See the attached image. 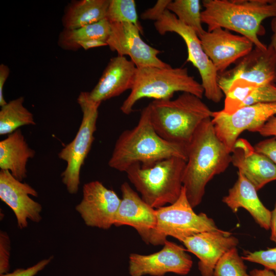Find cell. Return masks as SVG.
Here are the masks:
<instances>
[{"label": "cell", "instance_id": "11", "mask_svg": "<svg viewBox=\"0 0 276 276\" xmlns=\"http://www.w3.org/2000/svg\"><path fill=\"white\" fill-rule=\"evenodd\" d=\"M258 87L276 82V52L269 44L266 49L255 47L240 59L234 68L218 75V83L223 95L235 81Z\"/></svg>", "mask_w": 276, "mask_h": 276}, {"label": "cell", "instance_id": "6", "mask_svg": "<svg viewBox=\"0 0 276 276\" xmlns=\"http://www.w3.org/2000/svg\"><path fill=\"white\" fill-rule=\"evenodd\" d=\"M178 91L189 93L201 99L204 95L201 83L189 74L187 67L170 66L137 68L133 86L120 110L123 113L129 114L141 99H171Z\"/></svg>", "mask_w": 276, "mask_h": 276}, {"label": "cell", "instance_id": "31", "mask_svg": "<svg viewBox=\"0 0 276 276\" xmlns=\"http://www.w3.org/2000/svg\"><path fill=\"white\" fill-rule=\"evenodd\" d=\"M11 241L8 234L0 233V275L8 273L10 268Z\"/></svg>", "mask_w": 276, "mask_h": 276}, {"label": "cell", "instance_id": "14", "mask_svg": "<svg viewBox=\"0 0 276 276\" xmlns=\"http://www.w3.org/2000/svg\"><path fill=\"white\" fill-rule=\"evenodd\" d=\"M143 29L130 23L110 24L107 46L121 56H128L136 68L171 66L158 57L160 51L146 43L140 36Z\"/></svg>", "mask_w": 276, "mask_h": 276}, {"label": "cell", "instance_id": "39", "mask_svg": "<svg viewBox=\"0 0 276 276\" xmlns=\"http://www.w3.org/2000/svg\"><path fill=\"white\" fill-rule=\"evenodd\" d=\"M249 274L251 276H276L273 271L266 268L252 269Z\"/></svg>", "mask_w": 276, "mask_h": 276}, {"label": "cell", "instance_id": "9", "mask_svg": "<svg viewBox=\"0 0 276 276\" xmlns=\"http://www.w3.org/2000/svg\"><path fill=\"white\" fill-rule=\"evenodd\" d=\"M161 35L174 32L185 42L188 51L187 61L198 70L201 79L204 95L209 100L219 102L223 97L218 83V73L204 52L199 36L191 28L179 21L172 12L167 10L162 17L154 24Z\"/></svg>", "mask_w": 276, "mask_h": 276}, {"label": "cell", "instance_id": "30", "mask_svg": "<svg viewBox=\"0 0 276 276\" xmlns=\"http://www.w3.org/2000/svg\"><path fill=\"white\" fill-rule=\"evenodd\" d=\"M242 258L244 260L263 265L264 268L273 271L276 275V247L254 252H245Z\"/></svg>", "mask_w": 276, "mask_h": 276}, {"label": "cell", "instance_id": "20", "mask_svg": "<svg viewBox=\"0 0 276 276\" xmlns=\"http://www.w3.org/2000/svg\"><path fill=\"white\" fill-rule=\"evenodd\" d=\"M136 69L134 64L125 56L117 55L111 58L98 83L89 92V97L101 103L131 90Z\"/></svg>", "mask_w": 276, "mask_h": 276}, {"label": "cell", "instance_id": "32", "mask_svg": "<svg viewBox=\"0 0 276 276\" xmlns=\"http://www.w3.org/2000/svg\"><path fill=\"white\" fill-rule=\"evenodd\" d=\"M171 0H158L151 8L144 11L141 15L143 20H151L156 21L164 15Z\"/></svg>", "mask_w": 276, "mask_h": 276}, {"label": "cell", "instance_id": "7", "mask_svg": "<svg viewBox=\"0 0 276 276\" xmlns=\"http://www.w3.org/2000/svg\"><path fill=\"white\" fill-rule=\"evenodd\" d=\"M156 224L147 244L163 245L168 236L182 242L194 235L219 228L213 219L203 213L196 214L190 203L183 187L173 203L156 209Z\"/></svg>", "mask_w": 276, "mask_h": 276}, {"label": "cell", "instance_id": "28", "mask_svg": "<svg viewBox=\"0 0 276 276\" xmlns=\"http://www.w3.org/2000/svg\"><path fill=\"white\" fill-rule=\"evenodd\" d=\"M236 247L225 253L216 264L213 276H251L247 272L244 263Z\"/></svg>", "mask_w": 276, "mask_h": 276}, {"label": "cell", "instance_id": "16", "mask_svg": "<svg viewBox=\"0 0 276 276\" xmlns=\"http://www.w3.org/2000/svg\"><path fill=\"white\" fill-rule=\"evenodd\" d=\"M30 195L37 197V192L29 184L15 178L8 170L0 171V198L13 211L19 229L28 225V221L38 223L41 219L42 206Z\"/></svg>", "mask_w": 276, "mask_h": 276}, {"label": "cell", "instance_id": "13", "mask_svg": "<svg viewBox=\"0 0 276 276\" xmlns=\"http://www.w3.org/2000/svg\"><path fill=\"white\" fill-rule=\"evenodd\" d=\"M121 201L114 191L91 181L83 185L82 198L75 210L87 226L108 229L114 225Z\"/></svg>", "mask_w": 276, "mask_h": 276}, {"label": "cell", "instance_id": "37", "mask_svg": "<svg viewBox=\"0 0 276 276\" xmlns=\"http://www.w3.org/2000/svg\"><path fill=\"white\" fill-rule=\"evenodd\" d=\"M107 45L106 41L98 39L89 40L79 44L80 49L82 48L85 50Z\"/></svg>", "mask_w": 276, "mask_h": 276}, {"label": "cell", "instance_id": "10", "mask_svg": "<svg viewBox=\"0 0 276 276\" xmlns=\"http://www.w3.org/2000/svg\"><path fill=\"white\" fill-rule=\"evenodd\" d=\"M275 115L276 102H271L244 106L229 114L222 110L213 111L211 120L217 136L231 153L244 131L258 132Z\"/></svg>", "mask_w": 276, "mask_h": 276}, {"label": "cell", "instance_id": "40", "mask_svg": "<svg viewBox=\"0 0 276 276\" xmlns=\"http://www.w3.org/2000/svg\"><path fill=\"white\" fill-rule=\"evenodd\" d=\"M271 28L272 35L271 37V41L269 44L276 52V17L272 18L271 21Z\"/></svg>", "mask_w": 276, "mask_h": 276}, {"label": "cell", "instance_id": "18", "mask_svg": "<svg viewBox=\"0 0 276 276\" xmlns=\"http://www.w3.org/2000/svg\"><path fill=\"white\" fill-rule=\"evenodd\" d=\"M231 164L257 191L276 180V165L256 151L246 139L239 138L236 141L231 152Z\"/></svg>", "mask_w": 276, "mask_h": 276}, {"label": "cell", "instance_id": "2", "mask_svg": "<svg viewBox=\"0 0 276 276\" xmlns=\"http://www.w3.org/2000/svg\"><path fill=\"white\" fill-rule=\"evenodd\" d=\"M172 157L187 161V145L171 142L159 136L152 125L147 105L142 109L137 125L119 135L108 164L112 169L126 172L135 164L149 166Z\"/></svg>", "mask_w": 276, "mask_h": 276}, {"label": "cell", "instance_id": "3", "mask_svg": "<svg viewBox=\"0 0 276 276\" xmlns=\"http://www.w3.org/2000/svg\"><path fill=\"white\" fill-rule=\"evenodd\" d=\"M202 22L208 31L221 28L239 33L255 47H267L259 39L262 34V21L276 17V0H204Z\"/></svg>", "mask_w": 276, "mask_h": 276}, {"label": "cell", "instance_id": "8", "mask_svg": "<svg viewBox=\"0 0 276 276\" xmlns=\"http://www.w3.org/2000/svg\"><path fill=\"white\" fill-rule=\"evenodd\" d=\"M77 102L82 112L81 124L73 141L58 153L59 158L66 163V168L61 175L62 181L71 194H75L78 191L81 169L94 140L98 108L101 104L91 100L89 92L87 91L80 93Z\"/></svg>", "mask_w": 276, "mask_h": 276}, {"label": "cell", "instance_id": "12", "mask_svg": "<svg viewBox=\"0 0 276 276\" xmlns=\"http://www.w3.org/2000/svg\"><path fill=\"white\" fill-rule=\"evenodd\" d=\"M192 265V259L185 249L167 240L157 252L147 255L130 254L128 271L130 276H164L168 273L185 275Z\"/></svg>", "mask_w": 276, "mask_h": 276}, {"label": "cell", "instance_id": "29", "mask_svg": "<svg viewBox=\"0 0 276 276\" xmlns=\"http://www.w3.org/2000/svg\"><path fill=\"white\" fill-rule=\"evenodd\" d=\"M271 102H276V85L274 84L256 87L242 103L241 107L258 103Z\"/></svg>", "mask_w": 276, "mask_h": 276}, {"label": "cell", "instance_id": "24", "mask_svg": "<svg viewBox=\"0 0 276 276\" xmlns=\"http://www.w3.org/2000/svg\"><path fill=\"white\" fill-rule=\"evenodd\" d=\"M110 33V24L104 19L75 29H63L59 34L57 43L63 50L76 51L80 49L79 44L87 40L98 39L106 41Z\"/></svg>", "mask_w": 276, "mask_h": 276}, {"label": "cell", "instance_id": "19", "mask_svg": "<svg viewBox=\"0 0 276 276\" xmlns=\"http://www.w3.org/2000/svg\"><path fill=\"white\" fill-rule=\"evenodd\" d=\"M122 199L114 225L133 227L146 243L156 224V209L146 203L127 182L121 186Z\"/></svg>", "mask_w": 276, "mask_h": 276}, {"label": "cell", "instance_id": "15", "mask_svg": "<svg viewBox=\"0 0 276 276\" xmlns=\"http://www.w3.org/2000/svg\"><path fill=\"white\" fill-rule=\"evenodd\" d=\"M202 48L218 73L248 54L254 48L246 37L218 28L205 31L199 37Z\"/></svg>", "mask_w": 276, "mask_h": 276}, {"label": "cell", "instance_id": "36", "mask_svg": "<svg viewBox=\"0 0 276 276\" xmlns=\"http://www.w3.org/2000/svg\"><path fill=\"white\" fill-rule=\"evenodd\" d=\"M258 132L263 136H273L276 138V116L269 119Z\"/></svg>", "mask_w": 276, "mask_h": 276}, {"label": "cell", "instance_id": "27", "mask_svg": "<svg viewBox=\"0 0 276 276\" xmlns=\"http://www.w3.org/2000/svg\"><path fill=\"white\" fill-rule=\"evenodd\" d=\"M105 19L110 24L130 23L142 29L134 0H109Z\"/></svg>", "mask_w": 276, "mask_h": 276}, {"label": "cell", "instance_id": "21", "mask_svg": "<svg viewBox=\"0 0 276 276\" xmlns=\"http://www.w3.org/2000/svg\"><path fill=\"white\" fill-rule=\"evenodd\" d=\"M255 187L239 171L238 178L229 189L222 201L234 213L240 208L246 210L260 226L266 230L270 229L271 211L260 200Z\"/></svg>", "mask_w": 276, "mask_h": 276}, {"label": "cell", "instance_id": "33", "mask_svg": "<svg viewBox=\"0 0 276 276\" xmlns=\"http://www.w3.org/2000/svg\"><path fill=\"white\" fill-rule=\"evenodd\" d=\"M53 257H50L38 262L35 265L27 268H18L10 273H6L0 276H34L43 270L52 260Z\"/></svg>", "mask_w": 276, "mask_h": 276}, {"label": "cell", "instance_id": "25", "mask_svg": "<svg viewBox=\"0 0 276 276\" xmlns=\"http://www.w3.org/2000/svg\"><path fill=\"white\" fill-rule=\"evenodd\" d=\"M24 97L7 102L0 110V135L10 134L26 125H35L33 114L24 105Z\"/></svg>", "mask_w": 276, "mask_h": 276}, {"label": "cell", "instance_id": "38", "mask_svg": "<svg viewBox=\"0 0 276 276\" xmlns=\"http://www.w3.org/2000/svg\"><path fill=\"white\" fill-rule=\"evenodd\" d=\"M270 229L271 230L270 239L276 244V202L273 210L271 211Z\"/></svg>", "mask_w": 276, "mask_h": 276}, {"label": "cell", "instance_id": "17", "mask_svg": "<svg viewBox=\"0 0 276 276\" xmlns=\"http://www.w3.org/2000/svg\"><path fill=\"white\" fill-rule=\"evenodd\" d=\"M182 243L199 259L198 267L201 276H213L218 261L225 253L236 247L239 240L230 232L219 229L194 235Z\"/></svg>", "mask_w": 276, "mask_h": 276}, {"label": "cell", "instance_id": "34", "mask_svg": "<svg viewBox=\"0 0 276 276\" xmlns=\"http://www.w3.org/2000/svg\"><path fill=\"white\" fill-rule=\"evenodd\" d=\"M256 151L267 156L276 165V138L273 137L261 141L254 146Z\"/></svg>", "mask_w": 276, "mask_h": 276}, {"label": "cell", "instance_id": "4", "mask_svg": "<svg viewBox=\"0 0 276 276\" xmlns=\"http://www.w3.org/2000/svg\"><path fill=\"white\" fill-rule=\"evenodd\" d=\"M152 125L164 139L188 145L199 125L213 111L201 98L182 93L174 100H154L148 105Z\"/></svg>", "mask_w": 276, "mask_h": 276}, {"label": "cell", "instance_id": "26", "mask_svg": "<svg viewBox=\"0 0 276 276\" xmlns=\"http://www.w3.org/2000/svg\"><path fill=\"white\" fill-rule=\"evenodd\" d=\"M167 9L174 14L179 21L192 29L199 37L205 31L202 26L200 1H171Z\"/></svg>", "mask_w": 276, "mask_h": 276}, {"label": "cell", "instance_id": "22", "mask_svg": "<svg viewBox=\"0 0 276 276\" xmlns=\"http://www.w3.org/2000/svg\"><path fill=\"white\" fill-rule=\"evenodd\" d=\"M36 154L18 129L0 142V168L8 170L19 181L27 176V164Z\"/></svg>", "mask_w": 276, "mask_h": 276}, {"label": "cell", "instance_id": "23", "mask_svg": "<svg viewBox=\"0 0 276 276\" xmlns=\"http://www.w3.org/2000/svg\"><path fill=\"white\" fill-rule=\"evenodd\" d=\"M109 0H74L65 7L61 19L63 29L72 30L105 19Z\"/></svg>", "mask_w": 276, "mask_h": 276}, {"label": "cell", "instance_id": "5", "mask_svg": "<svg viewBox=\"0 0 276 276\" xmlns=\"http://www.w3.org/2000/svg\"><path fill=\"white\" fill-rule=\"evenodd\" d=\"M186 165V160L172 157L149 166L135 164L126 173L142 199L157 209L173 203L179 197Z\"/></svg>", "mask_w": 276, "mask_h": 276}, {"label": "cell", "instance_id": "1", "mask_svg": "<svg viewBox=\"0 0 276 276\" xmlns=\"http://www.w3.org/2000/svg\"><path fill=\"white\" fill-rule=\"evenodd\" d=\"M231 163V153L217 136L211 118L205 120L187 145L183 187L193 208L201 203L208 183Z\"/></svg>", "mask_w": 276, "mask_h": 276}, {"label": "cell", "instance_id": "35", "mask_svg": "<svg viewBox=\"0 0 276 276\" xmlns=\"http://www.w3.org/2000/svg\"><path fill=\"white\" fill-rule=\"evenodd\" d=\"M10 68L6 64L2 63L0 65V106L5 105L7 102L4 99L3 89L4 85L9 76Z\"/></svg>", "mask_w": 276, "mask_h": 276}]
</instances>
